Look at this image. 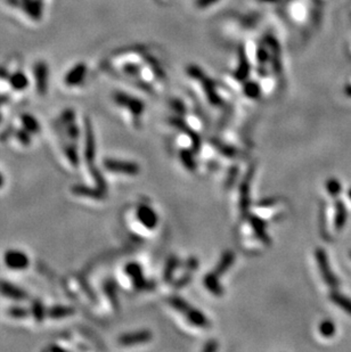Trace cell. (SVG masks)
I'll list each match as a JSON object with an SVG mask.
<instances>
[{
  "instance_id": "obj_30",
  "label": "cell",
  "mask_w": 351,
  "mask_h": 352,
  "mask_svg": "<svg viewBox=\"0 0 351 352\" xmlns=\"http://www.w3.org/2000/svg\"><path fill=\"white\" fill-rule=\"evenodd\" d=\"M326 189H328L331 196L336 197L340 194L341 191H342V185H341V182L338 179L331 178V179L326 181Z\"/></svg>"
},
{
  "instance_id": "obj_45",
  "label": "cell",
  "mask_w": 351,
  "mask_h": 352,
  "mask_svg": "<svg viewBox=\"0 0 351 352\" xmlns=\"http://www.w3.org/2000/svg\"><path fill=\"white\" fill-rule=\"evenodd\" d=\"M350 257H351V252H350Z\"/></svg>"
},
{
  "instance_id": "obj_17",
  "label": "cell",
  "mask_w": 351,
  "mask_h": 352,
  "mask_svg": "<svg viewBox=\"0 0 351 352\" xmlns=\"http://www.w3.org/2000/svg\"><path fill=\"white\" fill-rule=\"evenodd\" d=\"M203 284L211 293L214 294V295L220 296L224 294L223 286L220 285V283L218 281V276L214 273H210L206 275V276L203 278Z\"/></svg>"
},
{
  "instance_id": "obj_6",
  "label": "cell",
  "mask_w": 351,
  "mask_h": 352,
  "mask_svg": "<svg viewBox=\"0 0 351 352\" xmlns=\"http://www.w3.org/2000/svg\"><path fill=\"white\" fill-rule=\"evenodd\" d=\"M84 156L87 165H93L96 160V139L93 127L88 119L85 120V147Z\"/></svg>"
},
{
  "instance_id": "obj_38",
  "label": "cell",
  "mask_w": 351,
  "mask_h": 352,
  "mask_svg": "<svg viewBox=\"0 0 351 352\" xmlns=\"http://www.w3.org/2000/svg\"><path fill=\"white\" fill-rule=\"evenodd\" d=\"M186 264H187V269L188 270H195L199 266V261H198V259H195V258H190L188 260H187Z\"/></svg>"
},
{
  "instance_id": "obj_40",
  "label": "cell",
  "mask_w": 351,
  "mask_h": 352,
  "mask_svg": "<svg viewBox=\"0 0 351 352\" xmlns=\"http://www.w3.org/2000/svg\"><path fill=\"white\" fill-rule=\"evenodd\" d=\"M14 132H15V130L12 129V128H9L8 130H6L5 132H2V134H0V141H7V139L9 138V136H12V134H14Z\"/></svg>"
},
{
  "instance_id": "obj_4",
  "label": "cell",
  "mask_w": 351,
  "mask_h": 352,
  "mask_svg": "<svg viewBox=\"0 0 351 352\" xmlns=\"http://www.w3.org/2000/svg\"><path fill=\"white\" fill-rule=\"evenodd\" d=\"M104 168L109 172L120 173V175H127V176H136L141 171L139 166L134 162L128 161H120L115 158H105L103 162Z\"/></svg>"
},
{
  "instance_id": "obj_12",
  "label": "cell",
  "mask_w": 351,
  "mask_h": 352,
  "mask_svg": "<svg viewBox=\"0 0 351 352\" xmlns=\"http://www.w3.org/2000/svg\"><path fill=\"white\" fill-rule=\"evenodd\" d=\"M115 102L119 105L127 107L133 114V117H141L144 111V104L139 99L131 98L124 94L115 95Z\"/></svg>"
},
{
  "instance_id": "obj_18",
  "label": "cell",
  "mask_w": 351,
  "mask_h": 352,
  "mask_svg": "<svg viewBox=\"0 0 351 352\" xmlns=\"http://www.w3.org/2000/svg\"><path fill=\"white\" fill-rule=\"evenodd\" d=\"M234 260H235V255L232 251H227V252H225L223 254V257H221L220 261L217 264V267H215L213 273L217 275L218 277L221 276V275H224L229 269V267L233 266Z\"/></svg>"
},
{
  "instance_id": "obj_27",
  "label": "cell",
  "mask_w": 351,
  "mask_h": 352,
  "mask_svg": "<svg viewBox=\"0 0 351 352\" xmlns=\"http://www.w3.org/2000/svg\"><path fill=\"white\" fill-rule=\"evenodd\" d=\"M178 264H179V260H178V258H176L175 255H171L169 260H168L165 268V279L167 282H170L172 279V276H174V273L177 269Z\"/></svg>"
},
{
  "instance_id": "obj_41",
  "label": "cell",
  "mask_w": 351,
  "mask_h": 352,
  "mask_svg": "<svg viewBox=\"0 0 351 352\" xmlns=\"http://www.w3.org/2000/svg\"><path fill=\"white\" fill-rule=\"evenodd\" d=\"M46 351H65L64 348H62V346L60 345H49V346H47V348L45 349Z\"/></svg>"
},
{
  "instance_id": "obj_32",
  "label": "cell",
  "mask_w": 351,
  "mask_h": 352,
  "mask_svg": "<svg viewBox=\"0 0 351 352\" xmlns=\"http://www.w3.org/2000/svg\"><path fill=\"white\" fill-rule=\"evenodd\" d=\"M67 134H69V137L72 141H76V139L80 137V130L75 124L71 123L67 125Z\"/></svg>"
},
{
  "instance_id": "obj_42",
  "label": "cell",
  "mask_w": 351,
  "mask_h": 352,
  "mask_svg": "<svg viewBox=\"0 0 351 352\" xmlns=\"http://www.w3.org/2000/svg\"><path fill=\"white\" fill-rule=\"evenodd\" d=\"M4 185H5V177L0 173V188H2Z\"/></svg>"
},
{
  "instance_id": "obj_26",
  "label": "cell",
  "mask_w": 351,
  "mask_h": 352,
  "mask_svg": "<svg viewBox=\"0 0 351 352\" xmlns=\"http://www.w3.org/2000/svg\"><path fill=\"white\" fill-rule=\"evenodd\" d=\"M7 313L9 317L14 318V319H25V318H28L31 315V311L24 307L15 306V307L9 308V309L7 310Z\"/></svg>"
},
{
  "instance_id": "obj_36",
  "label": "cell",
  "mask_w": 351,
  "mask_h": 352,
  "mask_svg": "<svg viewBox=\"0 0 351 352\" xmlns=\"http://www.w3.org/2000/svg\"><path fill=\"white\" fill-rule=\"evenodd\" d=\"M73 120H74V114L72 113L71 111H66V112L62 115V121H63L67 125L73 123Z\"/></svg>"
},
{
  "instance_id": "obj_1",
  "label": "cell",
  "mask_w": 351,
  "mask_h": 352,
  "mask_svg": "<svg viewBox=\"0 0 351 352\" xmlns=\"http://www.w3.org/2000/svg\"><path fill=\"white\" fill-rule=\"evenodd\" d=\"M169 303L177 311L184 313L187 320H188L192 325L201 327V329H208V327H210V321L208 320V318H206L200 310L192 308V306H190L185 300H182L181 297L171 296L169 299Z\"/></svg>"
},
{
  "instance_id": "obj_11",
  "label": "cell",
  "mask_w": 351,
  "mask_h": 352,
  "mask_svg": "<svg viewBox=\"0 0 351 352\" xmlns=\"http://www.w3.org/2000/svg\"><path fill=\"white\" fill-rule=\"evenodd\" d=\"M71 192L76 196L88 197V199H93L96 201H102L105 199V196H106V192L100 189L97 186L89 187L86 185L76 184L71 187Z\"/></svg>"
},
{
  "instance_id": "obj_25",
  "label": "cell",
  "mask_w": 351,
  "mask_h": 352,
  "mask_svg": "<svg viewBox=\"0 0 351 352\" xmlns=\"http://www.w3.org/2000/svg\"><path fill=\"white\" fill-rule=\"evenodd\" d=\"M194 153L195 152H191L188 151V149H182V151L180 152V158H181L182 165H184L192 172L196 170V161L194 157Z\"/></svg>"
},
{
  "instance_id": "obj_3",
  "label": "cell",
  "mask_w": 351,
  "mask_h": 352,
  "mask_svg": "<svg viewBox=\"0 0 351 352\" xmlns=\"http://www.w3.org/2000/svg\"><path fill=\"white\" fill-rule=\"evenodd\" d=\"M315 257L317 260V264H318V269L321 274V277H323L324 282L328 284L329 286L332 288H335L339 286V281L336 278L335 275L332 273V270L330 268V262L328 254H326L325 250L318 248L315 251Z\"/></svg>"
},
{
  "instance_id": "obj_20",
  "label": "cell",
  "mask_w": 351,
  "mask_h": 352,
  "mask_svg": "<svg viewBox=\"0 0 351 352\" xmlns=\"http://www.w3.org/2000/svg\"><path fill=\"white\" fill-rule=\"evenodd\" d=\"M30 311H31V316L35 318V320L37 322H42L47 317V309L45 308L44 303H42L40 300H38V299L32 301Z\"/></svg>"
},
{
  "instance_id": "obj_15",
  "label": "cell",
  "mask_w": 351,
  "mask_h": 352,
  "mask_svg": "<svg viewBox=\"0 0 351 352\" xmlns=\"http://www.w3.org/2000/svg\"><path fill=\"white\" fill-rule=\"evenodd\" d=\"M171 124L174 125V127L182 130V131L188 134V137L192 139V144H193V149L195 152L199 151L200 147H201V138L198 136V134H196V132H194L193 130L187 127V125L182 122L180 119H177V118L172 119Z\"/></svg>"
},
{
  "instance_id": "obj_24",
  "label": "cell",
  "mask_w": 351,
  "mask_h": 352,
  "mask_svg": "<svg viewBox=\"0 0 351 352\" xmlns=\"http://www.w3.org/2000/svg\"><path fill=\"white\" fill-rule=\"evenodd\" d=\"M212 146L215 147L217 151H219L220 154H223L224 156L227 157H235L238 155V151L236 148H234L233 146L227 145V144H224L218 141H212Z\"/></svg>"
},
{
  "instance_id": "obj_28",
  "label": "cell",
  "mask_w": 351,
  "mask_h": 352,
  "mask_svg": "<svg viewBox=\"0 0 351 352\" xmlns=\"http://www.w3.org/2000/svg\"><path fill=\"white\" fill-rule=\"evenodd\" d=\"M318 330H319L320 335L326 337V339H329V337H332L335 334V325H334V322L330 319H325L321 321L319 324Z\"/></svg>"
},
{
  "instance_id": "obj_9",
  "label": "cell",
  "mask_w": 351,
  "mask_h": 352,
  "mask_svg": "<svg viewBox=\"0 0 351 352\" xmlns=\"http://www.w3.org/2000/svg\"><path fill=\"white\" fill-rule=\"evenodd\" d=\"M152 339V333L150 331H138L133 333H128L119 337V343L123 346H131L137 344L146 343Z\"/></svg>"
},
{
  "instance_id": "obj_34",
  "label": "cell",
  "mask_w": 351,
  "mask_h": 352,
  "mask_svg": "<svg viewBox=\"0 0 351 352\" xmlns=\"http://www.w3.org/2000/svg\"><path fill=\"white\" fill-rule=\"evenodd\" d=\"M237 167H233L232 169H230V171H229V175L227 177V181H226V188H228L229 186H232L234 184V181H235V178H236L237 176Z\"/></svg>"
},
{
  "instance_id": "obj_21",
  "label": "cell",
  "mask_w": 351,
  "mask_h": 352,
  "mask_svg": "<svg viewBox=\"0 0 351 352\" xmlns=\"http://www.w3.org/2000/svg\"><path fill=\"white\" fill-rule=\"evenodd\" d=\"M87 166H88L89 172H90L91 177H93V179L95 181L96 186H97L98 188H100V189H103V191L106 192L107 191V184H106V181H105V179H104L103 173L100 172V170H99L97 167H96L95 163H93V165H87Z\"/></svg>"
},
{
  "instance_id": "obj_5",
  "label": "cell",
  "mask_w": 351,
  "mask_h": 352,
  "mask_svg": "<svg viewBox=\"0 0 351 352\" xmlns=\"http://www.w3.org/2000/svg\"><path fill=\"white\" fill-rule=\"evenodd\" d=\"M124 272L128 275V277L130 278V281L132 282L133 287L138 291H144V290H152L153 285L151 283H148L145 277H144L143 269L139 266L137 262H130L128 263L126 267H124Z\"/></svg>"
},
{
  "instance_id": "obj_44",
  "label": "cell",
  "mask_w": 351,
  "mask_h": 352,
  "mask_svg": "<svg viewBox=\"0 0 351 352\" xmlns=\"http://www.w3.org/2000/svg\"><path fill=\"white\" fill-rule=\"evenodd\" d=\"M0 122H2V115H0Z\"/></svg>"
},
{
  "instance_id": "obj_14",
  "label": "cell",
  "mask_w": 351,
  "mask_h": 352,
  "mask_svg": "<svg viewBox=\"0 0 351 352\" xmlns=\"http://www.w3.org/2000/svg\"><path fill=\"white\" fill-rule=\"evenodd\" d=\"M74 313H75V309L72 306L55 305L47 310V317H49L50 319H54V320H60V319H64V318L73 316Z\"/></svg>"
},
{
  "instance_id": "obj_13",
  "label": "cell",
  "mask_w": 351,
  "mask_h": 352,
  "mask_svg": "<svg viewBox=\"0 0 351 352\" xmlns=\"http://www.w3.org/2000/svg\"><path fill=\"white\" fill-rule=\"evenodd\" d=\"M250 224H251V227L254 231V234L257 235V237L261 240L263 244L269 245L271 244V238H269V236L267 234V225L264 221L259 218V216L256 215H251V216H248Z\"/></svg>"
},
{
  "instance_id": "obj_31",
  "label": "cell",
  "mask_w": 351,
  "mask_h": 352,
  "mask_svg": "<svg viewBox=\"0 0 351 352\" xmlns=\"http://www.w3.org/2000/svg\"><path fill=\"white\" fill-rule=\"evenodd\" d=\"M105 293L109 296L111 303L114 308H118L119 302H118V295H117V290H115V285L112 283H106L105 284Z\"/></svg>"
},
{
  "instance_id": "obj_29",
  "label": "cell",
  "mask_w": 351,
  "mask_h": 352,
  "mask_svg": "<svg viewBox=\"0 0 351 352\" xmlns=\"http://www.w3.org/2000/svg\"><path fill=\"white\" fill-rule=\"evenodd\" d=\"M14 136L16 137V139L18 142H20L21 145L23 146H30L31 145V142H32V133H30L25 129H21V130H15V132H14Z\"/></svg>"
},
{
  "instance_id": "obj_37",
  "label": "cell",
  "mask_w": 351,
  "mask_h": 352,
  "mask_svg": "<svg viewBox=\"0 0 351 352\" xmlns=\"http://www.w3.org/2000/svg\"><path fill=\"white\" fill-rule=\"evenodd\" d=\"M218 349V343L215 341H210L206 343V345L203 348V351L205 352H212Z\"/></svg>"
},
{
  "instance_id": "obj_7",
  "label": "cell",
  "mask_w": 351,
  "mask_h": 352,
  "mask_svg": "<svg viewBox=\"0 0 351 352\" xmlns=\"http://www.w3.org/2000/svg\"><path fill=\"white\" fill-rule=\"evenodd\" d=\"M254 173V169H249L247 176L244 177V180L242 181L241 186H239V210L242 212V215L244 218H247L250 209V187H251L252 177Z\"/></svg>"
},
{
  "instance_id": "obj_39",
  "label": "cell",
  "mask_w": 351,
  "mask_h": 352,
  "mask_svg": "<svg viewBox=\"0 0 351 352\" xmlns=\"http://www.w3.org/2000/svg\"><path fill=\"white\" fill-rule=\"evenodd\" d=\"M278 200L277 199H267V200H262L259 205L261 207H268V206H273L274 204L276 203Z\"/></svg>"
},
{
  "instance_id": "obj_2",
  "label": "cell",
  "mask_w": 351,
  "mask_h": 352,
  "mask_svg": "<svg viewBox=\"0 0 351 352\" xmlns=\"http://www.w3.org/2000/svg\"><path fill=\"white\" fill-rule=\"evenodd\" d=\"M4 263L8 269L21 272L30 266V259L28 254L21 250L9 249L4 254Z\"/></svg>"
},
{
  "instance_id": "obj_35",
  "label": "cell",
  "mask_w": 351,
  "mask_h": 352,
  "mask_svg": "<svg viewBox=\"0 0 351 352\" xmlns=\"http://www.w3.org/2000/svg\"><path fill=\"white\" fill-rule=\"evenodd\" d=\"M191 279H192L191 275L186 274V275H184V276H181L179 279H178V281L176 282V286L177 287H184L191 282Z\"/></svg>"
},
{
  "instance_id": "obj_33",
  "label": "cell",
  "mask_w": 351,
  "mask_h": 352,
  "mask_svg": "<svg viewBox=\"0 0 351 352\" xmlns=\"http://www.w3.org/2000/svg\"><path fill=\"white\" fill-rule=\"evenodd\" d=\"M245 94H247L250 98H257L258 95L260 94V88L256 85H249L247 88H245Z\"/></svg>"
},
{
  "instance_id": "obj_22",
  "label": "cell",
  "mask_w": 351,
  "mask_h": 352,
  "mask_svg": "<svg viewBox=\"0 0 351 352\" xmlns=\"http://www.w3.org/2000/svg\"><path fill=\"white\" fill-rule=\"evenodd\" d=\"M21 121L23 123V127L29 132L32 134H36L40 131V124L37 120L30 114H23L21 117Z\"/></svg>"
},
{
  "instance_id": "obj_10",
  "label": "cell",
  "mask_w": 351,
  "mask_h": 352,
  "mask_svg": "<svg viewBox=\"0 0 351 352\" xmlns=\"http://www.w3.org/2000/svg\"><path fill=\"white\" fill-rule=\"evenodd\" d=\"M137 219L147 229L156 228L158 218L156 212L147 205H141L137 209Z\"/></svg>"
},
{
  "instance_id": "obj_19",
  "label": "cell",
  "mask_w": 351,
  "mask_h": 352,
  "mask_svg": "<svg viewBox=\"0 0 351 352\" xmlns=\"http://www.w3.org/2000/svg\"><path fill=\"white\" fill-rule=\"evenodd\" d=\"M330 299L332 302H334L336 306L341 308L343 311H345L349 315H351V300L343 294H340L339 292H332L330 294Z\"/></svg>"
},
{
  "instance_id": "obj_23",
  "label": "cell",
  "mask_w": 351,
  "mask_h": 352,
  "mask_svg": "<svg viewBox=\"0 0 351 352\" xmlns=\"http://www.w3.org/2000/svg\"><path fill=\"white\" fill-rule=\"evenodd\" d=\"M64 154L67 160H69V162L71 163L72 167H74V168L79 167L80 157H79L78 148H76L75 145H73V144H69V145H66L64 147Z\"/></svg>"
},
{
  "instance_id": "obj_8",
  "label": "cell",
  "mask_w": 351,
  "mask_h": 352,
  "mask_svg": "<svg viewBox=\"0 0 351 352\" xmlns=\"http://www.w3.org/2000/svg\"><path fill=\"white\" fill-rule=\"evenodd\" d=\"M0 294L7 299H11L14 301H25L28 300L29 294L26 291H24L20 286L15 285V284L9 283L7 281H0Z\"/></svg>"
},
{
  "instance_id": "obj_16",
  "label": "cell",
  "mask_w": 351,
  "mask_h": 352,
  "mask_svg": "<svg viewBox=\"0 0 351 352\" xmlns=\"http://www.w3.org/2000/svg\"><path fill=\"white\" fill-rule=\"evenodd\" d=\"M345 221H347V210H345L344 203L342 201H335V218H334V227L340 231L342 230Z\"/></svg>"
},
{
  "instance_id": "obj_43",
  "label": "cell",
  "mask_w": 351,
  "mask_h": 352,
  "mask_svg": "<svg viewBox=\"0 0 351 352\" xmlns=\"http://www.w3.org/2000/svg\"><path fill=\"white\" fill-rule=\"evenodd\" d=\"M348 197H349V200H351V188L348 191Z\"/></svg>"
}]
</instances>
